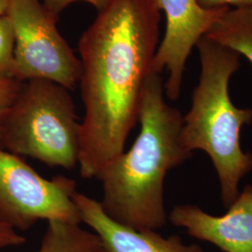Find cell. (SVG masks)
<instances>
[{"mask_svg": "<svg viewBox=\"0 0 252 252\" xmlns=\"http://www.w3.org/2000/svg\"><path fill=\"white\" fill-rule=\"evenodd\" d=\"M37 252H102L99 238L81 224L49 221Z\"/></svg>", "mask_w": 252, "mask_h": 252, "instance_id": "cell-11", "label": "cell"}, {"mask_svg": "<svg viewBox=\"0 0 252 252\" xmlns=\"http://www.w3.org/2000/svg\"><path fill=\"white\" fill-rule=\"evenodd\" d=\"M81 121L70 91L52 81L23 82L0 130V147L50 167L78 166Z\"/></svg>", "mask_w": 252, "mask_h": 252, "instance_id": "cell-4", "label": "cell"}, {"mask_svg": "<svg viewBox=\"0 0 252 252\" xmlns=\"http://www.w3.org/2000/svg\"><path fill=\"white\" fill-rule=\"evenodd\" d=\"M7 15L15 36L14 79L52 81L75 90L81 79V60L43 4L39 0H10Z\"/></svg>", "mask_w": 252, "mask_h": 252, "instance_id": "cell-5", "label": "cell"}, {"mask_svg": "<svg viewBox=\"0 0 252 252\" xmlns=\"http://www.w3.org/2000/svg\"><path fill=\"white\" fill-rule=\"evenodd\" d=\"M14 46L12 24L8 15L0 16V78L14 79Z\"/></svg>", "mask_w": 252, "mask_h": 252, "instance_id": "cell-12", "label": "cell"}, {"mask_svg": "<svg viewBox=\"0 0 252 252\" xmlns=\"http://www.w3.org/2000/svg\"><path fill=\"white\" fill-rule=\"evenodd\" d=\"M205 36L243 55L252 64V7L228 9Z\"/></svg>", "mask_w": 252, "mask_h": 252, "instance_id": "cell-10", "label": "cell"}, {"mask_svg": "<svg viewBox=\"0 0 252 252\" xmlns=\"http://www.w3.org/2000/svg\"><path fill=\"white\" fill-rule=\"evenodd\" d=\"M75 180L41 177L21 156L0 147V216L17 231L39 220L81 224Z\"/></svg>", "mask_w": 252, "mask_h": 252, "instance_id": "cell-6", "label": "cell"}, {"mask_svg": "<svg viewBox=\"0 0 252 252\" xmlns=\"http://www.w3.org/2000/svg\"><path fill=\"white\" fill-rule=\"evenodd\" d=\"M108 1L109 0H43L42 4L48 12L58 21L61 13L73 3L85 2L94 6L98 11L108 4Z\"/></svg>", "mask_w": 252, "mask_h": 252, "instance_id": "cell-14", "label": "cell"}, {"mask_svg": "<svg viewBox=\"0 0 252 252\" xmlns=\"http://www.w3.org/2000/svg\"><path fill=\"white\" fill-rule=\"evenodd\" d=\"M23 82L0 78V130L21 91Z\"/></svg>", "mask_w": 252, "mask_h": 252, "instance_id": "cell-13", "label": "cell"}, {"mask_svg": "<svg viewBox=\"0 0 252 252\" xmlns=\"http://www.w3.org/2000/svg\"><path fill=\"white\" fill-rule=\"evenodd\" d=\"M201 72L183 117L181 139L191 153L203 151L216 169L224 207L239 194V182L252 170V153L240 145V132L252 122V108H237L229 94L230 80L240 67L241 55L208 38H200Z\"/></svg>", "mask_w": 252, "mask_h": 252, "instance_id": "cell-3", "label": "cell"}, {"mask_svg": "<svg viewBox=\"0 0 252 252\" xmlns=\"http://www.w3.org/2000/svg\"><path fill=\"white\" fill-rule=\"evenodd\" d=\"M205 9H236L252 7V0H197Z\"/></svg>", "mask_w": 252, "mask_h": 252, "instance_id": "cell-16", "label": "cell"}, {"mask_svg": "<svg viewBox=\"0 0 252 252\" xmlns=\"http://www.w3.org/2000/svg\"><path fill=\"white\" fill-rule=\"evenodd\" d=\"M160 22L154 0H109L81 35L78 167L85 180H98L125 151L159 46Z\"/></svg>", "mask_w": 252, "mask_h": 252, "instance_id": "cell-1", "label": "cell"}, {"mask_svg": "<svg viewBox=\"0 0 252 252\" xmlns=\"http://www.w3.org/2000/svg\"><path fill=\"white\" fill-rule=\"evenodd\" d=\"M169 220L176 227L224 252H252V185H246L222 216H212L195 205H179Z\"/></svg>", "mask_w": 252, "mask_h": 252, "instance_id": "cell-8", "label": "cell"}, {"mask_svg": "<svg viewBox=\"0 0 252 252\" xmlns=\"http://www.w3.org/2000/svg\"><path fill=\"white\" fill-rule=\"evenodd\" d=\"M137 123L140 130L132 147L118 155L98 179L103 189L100 203L118 222L156 231L168 219L165 177L193 156L182 143L181 112L164 99L161 74L152 71L145 81Z\"/></svg>", "mask_w": 252, "mask_h": 252, "instance_id": "cell-2", "label": "cell"}, {"mask_svg": "<svg viewBox=\"0 0 252 252\" xmlns=\"http://www.w3.org/2000/svg\"><path fill=\"white\" fill-rule=\"evenodd\" d=\"M26 238L0 216V250L18 247L26 243Z\"/></svg>", "mask_w": 252, "mask_h": 252, "instance_id": "cell-15", "label": "cell"}, {"mask_svg": "<svg viewBox=\"0 0 252 252\" xmlns=\"http://www.w3.org/2000/svg\"><path fill=\"white\" fill-rule=\"evenodd\" d=\"M74 201L81 222L99 238L102 252H204L197 245H185L180 235L163 237L154 230H137L124 225L105 212L100 201L76 192Z\"/></svg>", "mask_w": 252, "mask_h": 252, "instance_id": "cell-9", "label": "cell"}, {"mask_svg": "<svg viewBox=\"0 0 252 252\" xmlns=\"http://www.w3.org/2000/svg\"><path fill=\"white\" fill-rule=\"evenodd\" d=\"M165 17V31L153 59L152 71H166L164 93L180 98L186 63L201 37L230 9H205L197 0H154Z\"/></svg>", "mask_w": 252, "mask_h": 252, "instance_id": "cell-7", "label": "cell"}, {"mask_svg": "<svg viewBox=\"0 0 252 252\" xmlns=\"http://www.w3.org/2000/svg\"><path fill=\"white\" fill-rule=\"evenodd\" d=\"M10 0H0V16L7 15Z\"/></svg>", "mask_w": 252, "mask_h": 252, "instance_id": "cell-17", "label": "cell"}]
</instances>
